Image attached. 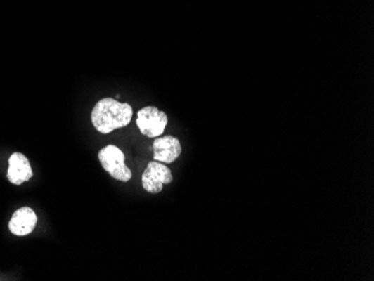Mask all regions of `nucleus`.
<instances>
[{
  "instance_id": "7ed1b4c3",
  "label": "nucleus",
  "mask_w": 374,
  "mask_h": 281,
  "mask_svg": "<svg viewBox=\"0 0 374 281\" xmlns=\"http://www.w3.org/2000/svg\"><path fill=\"white\" fill-rule=\"evenodd\" d=\"M136 124L143 136H147L149 138H157L165 131L168 117L158 107L148 105L138 111Z\"/></svg>"
},
{
  "instance_id": "0eeeda50",
  "label": "nucleus",
  "mask_w": 374,
  "mask_h": 281,
  "mask_svg": "<svg viewBox=\"0 0 374 281\" xmlns=\"http://www.w3.org/2000/svg\"><path fill=\"white\" fill-rule=\"evenodd\" d=\"M37 216L31 207H20L13 214L9 222V230L15 235H27L35 229Z\"/></svg>"
},
{
  "instance_id": "20e7f679",
  "label": "nucleus",
  "mask_w": 374,
  "mask_h": 281,
  "mask_svg": "<svg viewBox=\"0 0 374 281\" xmlns=\"http://www.w3.org/2000/svg\"><path fill=\"white\" fill-rule=\"evenodd\" d=\"M173 182L171 169L164 164L150 162L143 171L141 183L143 190L150 194H158L162 190V186Z\"/></svg>"
},
{
  "instance_id": "423d86ee",
  "label": "nucleus",
  "mask_w": 374,
  "mask_h": 281,
  "mask_svg": "<svg viewBox=\"0 0 374 281\" xmlns=\"http://www.w3.org/2000/svg\"><path fill=\"white\" fill-rule=\"evenodd\" d=\"M33 176L31 164L27 158L20 152H15L9 158V169L7 171V177L9 182L15 185H20L27 182Z\"/></svg>"
},
{
  "instance_id": "f03ea898",
  "label": "nucleus",
  "mask_w": 374,
  "mask_h": 281,
  "mask_svg": "<svg viewBox=\"0 0 374 281\" xmlns=\"http://www.w3.org/2000/svg\"><path fill=\"white\" fill-rule=\"evenodd\" d=\"M98 157H99L102 167L109 173L111 177L120 182L130 181L132 177L131 171L127 167L124 154L118 147L108 145L107 147L100 150Z\"/></svg>"
},
{
  "instance_id": "f257e3e1",
  "label": "nucleus",
  "mask_w": 374,
  "mask_h": 281,
  "mask_svg": "<svg viewBox=\"0 0 374 281\" xmlns=\"http://www.w3.org/2000/svg\"><path fill=\"white\" fill-rule=\"evenodd\" d=\"M132 116L134 110L129 103H122L112 98H105L94 105L91 122L99 133L108 135L112 133L113 130L128 126Z\"/></svg>"
},
{
  "instance_id": "39448f33",
  "label": "nucleus",
  "mask_w": 374,
  "mask_h": 281,
  "mask_svg": "<svg viewBox=\"0 0 374 281\" xmlns=\"http://www.w3.org/2000/svg\"><path fill=\"white\" fill-rule=\"evenodd\" d=\"M154 159L164 164H172L182 154V145L174 136L157 137L153 143Z\"/></svg>"
}]
</instances>
